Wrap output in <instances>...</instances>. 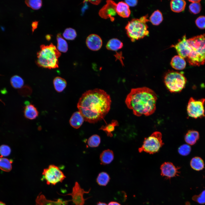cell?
<instances>
[{
  "instance_id": "6da1fadb",
  "label": "cell",
  "mask_w": 205,
  "mask_h": 205,
  "mask_svg": "<svg viewBox=\"0 0 205 205\" xmlns=\"http://www.w3.org/2000/svg\"><path fill=\"white\" fill-rule=\"evenodd\" d=\"M111 102L110 96L105 91L95 89L82 94L77 107L84 120L93 123L104 118L110 110Z\"/></svg>"
},
{
  "instance_id": "7a4b0ae2",
  "label": "cell",
  "mask_w": 205,
  "mask_h": 205,
  "mask_svg": "<svg viewBox=\"0 0 205 205\" xmlns=\"http://www.w3.org/2000/svg\"><path fill=\"white\" fill-rule=\"evenodd\" d=\"M157 99V95L153 90L143 87L132 89L125 102L128 108L136 116H149L155 112Z\"/></svg>"
},
{
  "instance_id": "3957f363",
  "label": "cell",
  "mask_w": 205,
  "mask_h": 205,
  "mask_svg": "<svg viewBox=\"0 0 205 205\" xmlns=\"http://www.w3.org/2000/svg\"><path fill=\"white\" fill-rule=\"evenodd\" d=\"M190 53L186 58L190 65L199 66L205 63V34L187 39Z\"/></svg>"
},
{
  "instance_id": "277c9868",
  "label": "cell",
  "mask_w": 205,
  "mask_h": 205,
  "mask_svg": "<svg viewBox=\"0 0 205 205\" xmlns=\"http://www.w3.org/2000/svg\"><path fill=\"white\" fill-rule=\"evenodd\" d=\"M37 53L36 63L40 67L49 69L58 67V58L61 53L56 46L51 43L49 45H42Z\"/></svg>"
},
{
  "instance_id": "5b68a950",
  "label": "cell",
  "mask_w": 205,
  "mask_h": 205,
  "mask_svg": "<svg viewBox=\"0 0 205 205\" xmlns=\"http://www.w3.org/2000/svg\"><path fill=\"white\" fill-rule=\"evenodd\" d=\"M147 17V15H146L139 19H132L128 22L125 28L128 36L132 42L143 38L149 35L146 24L149 20Z\"/></svg>"
},
{
  "instance_id": "8992f818",
  "label": "cell",
  "mask_w": 205,
  "mask_h": 205,
  "mask_svg": "<svg viewBox=\"0 0 205 205\" xmlns=\"http://www.w3.org/2000/svg\"><path fill=\"white\" fill-rule=\"evenodd\" d=\"M164 81L167 88L171 92L177 93L181 91L184 88L186 79L182 73L170 71L165 75Z\"/></svg>"
},
{
  "instance_id": "52a82bcc",
  "label": "cell",
  "mask_w": 205,
  "mask_h": 205,
  "mask_svg": "<svg viewBox=\"0 0 205 205\" xmlns=\"http://www.w3.org/2000/svg\"><path fill=\"white\" fill-rule=\"evenodd\" d=\"M164 144L161 133L155 131L144 139L143 144L138 149V151L140 153L144 151L153 154L158 152Z\"/></svg>"
},
{
  "instance_id": "ba28073f",
  "label": "cell",
  "mask_w": 205,
  "mask_h": 205,
  "mask_svg": "<svg viewBox=\"0 0 205 205\" xmlns=\"http://www.w3.org/2000/svg\"><path fill=\"white\" fill-rule=\"evenodd\" d=\"M42 175L47 185H55L62 183L66 177L60 168L54 165H50L44 169Z\"/></svg>"
},
{
  "instance_id": "9c48e42d",
  "label": "cell",
  "mask_w": 205,
  "mask_h": 205,
  "mask_svg": "<svg viewBox=\"0 0 205 205\" xmlns=\"http://www.w3.org/2000/svg\"><path fill=\"white\" fill-rule=\"evenodd\" d=\"M205 101L204 99L197 100L192 97L190 98L187 108L188 116L195 118L205 116L204 107Z\"/></svg>"
},
{
  "instance_id": "30bf717a",
  "label": "cell",
  "mask_w": 205,
  "mask_h": 205,
  "mask_svg": "<svg viewBox=\"0 0 205 205\" xmlns=\"http://www.w3.org/2000/svg\"><path fill=\"white\" fill-rule=\"evenodd\" d=\"M90 189L88 191H85L81 188L79 184L77 182H75L73 187L72 192L65 195H59L63 196H71L72 197V201L75 205H84L85 200L87 199H85L83 197L85 194L88 193L90 191Z\"/></svg>"
},
{
  "instance_id": "8fae6325",
  "label": "cell",
  "mask_w": 205,
  "mask_h": 205,
  "mask_svg": "<svg viewBox=\"0 0 205 205\" xmlns=\"http://www.w3.org/2000/svg\"><path fill=\"white\" fill-rule=\"evenodd\" d=\"M117 4L113 1L107 0L106 4L100 10L99 14L102 18L110 19L111 21L114 20V17L117 14L116 8Z\"/></svg>"
},
{
  "instance_id": "7c38bea8",
  "label": "cell",
  "mask_w": 205,
  "mask_h": 205,
  "mask_svg": "<svg viewBox=\"0 0 205 205\" xmlns=\"http://www.w3.org/2000/svg\"><path fill=\"white\" fill-rule=\"evenodd\" d=\"M179 168L176 167L173 163L165 162L161 166V175L168 179H170L179 175L180 172Z\"/></svg>"
},
{
  "instance_id": "4fadbf2b",
  "label": "cell",
  "mask_w": 205,
  "mask_h": 205,
  "mask_svg": "<svg viewBox=\"0 0 205 205\" xmlns=\"http://www.w3.org/2000/svg\"><path fill=\"white\" fill-rule=\"evenodd\" d=\"M187 39L186 35H184L182 39L180 40L178 43L172 46L175 49L179 55L184 59L187 57L190 53Z\"/></svg>"
},
{
  "instance_id": "5bb4252c",
  "label": "cell",
  "mask_w": 205,
  "mask_h": 205,
  "mask_svg": "<svg viewBox=\"0 0 205 205\" xmlns=\"http://www.w3.org/2000/svg\"><path fill=\"white\" fill-rule=\"evenodd\" d=\"M70 200H63L61 199L53 201L47 199L41 192L37 196L36 200V205H66Z\"/></svg>"
},
{
  "instance_id": "9a60e30c",
  "label": "cell",
  "mask_w": 205,
  "mask_h": 205,
  "mask_svg": "<svg viewBox=\"0 0 205 205\" xmlns=\"http://www.w3.org/2000/svg\"><path fill=\"white\" fill-rule=\"evenodd\" d=\"M86 43L88 48L94 51L99 50L102 45V40L98 35L92 34L89 35L87 38Z\"/></svg>"
},
{
  "instance_id": "2e32d148",
  "label": "cell",
  "mask_w": 205,
  "mask_h": 205,
  "mask_svg": "<svg viewBox=\"0 0 205 205\" xmlns=\"http://www.w3.org/2000/svg\"><path fill=\"white\" fill-rule=\"evenodd\" d=\"M116 11L120 17L124 18H128L130 15L131 11L129 6L125 3L120 1L117 4Z\"/></svg>"
},
{
  "instance_id": "e0dca14e",
  "label": "cell",
  "mask_w": 205,
  "mask_h": 205,
  "mask_svg": "<svg viewBox=\"0 0 205 205\" xmlns=\"http://www.w3.org/2000/svg\"><path fill=\"white\" fill-rule=\"evenodd\" d=\"M25 117L30 120L34 119L38 116V111L36 107L33 104L26 102L24 110Z\"/></svg>"
},
{
  "instance_id": "ac0fdd59",
  "label": "cell",
  "mask_w": 205,
  "mask_h": 205,
  "mask_svg": "<svg viewBox=\"0 0 205 205\" xmlns=\"http://www.w3.org/2000/svg\"><path fill=\"white\" fill-rule=\"evenodd\" d=\"M186 62L184 58L179 55L174 56L171 62V67L177 70L184 69L186 67Z\"/></svg>"
},
{
  "instance_id": "d6986e66",
  "label": "cell",
  "mask_w": 205,
  "mask_h": 205,
  "mask_svg": "<svg viewBox=\"0 0 205 205\" xmlns=\"http://www.w3.org/2000/svg\"><path fill=\"white\" fill-rule=\"evenodd\" d=\"M84 120L82 116L79 111L74 112L69 120V123L74 128L77 129L80 127Z\"/></svg>"
},
{
  "instance_id": "ffe728a7",
  "label": "cell",
  "mask_w": 205,
  "mask_h": 205,
  "mask_svg": "<svg viewBox=\"0 0 205 205\" xmlns=\"http://www.w3.org/2000/svg\"><path fill=\"white\" fill-rule=\"evenodd\" d=\"M113 152L109 149L103 151L101 154L100 159L101 164L106 165L110 164L113 160Z\"/></svg>"
},
{
  "instance_id": "44dd1931",
  "label": "cell",
  "mask_w": 205,
  "mask_h": 205,
  "mask_svg": "<svg viewBox=\"0 0 205 205\" xmlns=\"http://www.w3.org/2000/svg\"><path fill=\"white\" fill-rule=\"evenodd\" d=\"M170 5L171 9L173 11L180 13L184 10L186 2L183 0H173L171 1Z\"/></svg>"
},
{
  "instance_id": "7402d4cb",
  "label": "cell",
  "mask_w": 205,
  "mask_h": 205,
  "mask_svg": "<svg viewBox=\"0 0 205 205\" xmlns=\"http://www.w3.org/2000/svg\"><path fill=\"white\" fill-rule=\"evenodd\" d=\"M199 138V134L196 131L189 130L185 136V142L188 144L192 145L194 144Z\"/></svg>"
},
{
  "instance_id": "603a6c76",
  "label": "cell",
  "mask_w": 205,
  "mask_h": 205,
  "mask_svg": "<svg viewBox=\"0 0 205 205\" xmlns=\"http://www.w3.org/2000/svg\"><path fill=\"white\" fill-rule=\"evenodd\" d=\"M123 43L117 38H112L107 42L106 47L109 50L116 51L122 48L123 46Z\"/></svg>"
},
{
  "instance_id": "cb8c5ba5",
  "label": "cell",
  "mask_w": 205,
  "mask_h": 205,
  "mask_svg": "<svg viewBox=\"0 0 205 205\" xmlns=\"http://www.w3.org/2000/svg\"><path fill=\"white\" fill-rule=\"evenodd\" d=\"M53 84L56 90L58 92H60L62 91L66 87L67 82L63 78L57 77L54 79Z\"/></svg>"
},
{
  "instance_id": "d4e9b609",
  "label": "cell",
  "mask_w": 205,
  "mask_h": 205,
  "mask_svg": "<svg viewBox=\"0 0 205 205\" xmlns=\"http://www.w3.org/2000/svg\"><path fill=\"white\" fill-rule=\"evenodd\" d=\"M163 15L161 12L157 10L154 11L149 17V20L154 25H159L163 21Z\"/></svg>"
},
{
  "instance_id": "484cf974",
  "label": "cell",
  "mask_w": 205,
  "mask_h": 205,
  "mask_svg": "<svg viewBox=\"0 0 205 205\" xmlns=\"http://www.w3.org/2000/svg\"><path fill=\"white\" fill-rule=\"evenodd\" d=\"M191 167L194 170L199 171L202 170L204 167V163L202 159L198 157L192 158L190 162Z\"/></svg>"
},
{
  "instance_id": "4316f807",
  "label": "cell",
  "mask_w": 205,
  "mask_h": 205,
  "mask_svg": "<svg viewBox=\"0 0 205 205\" xmlns=\"http://www.w3.org/2000/svg\"><path fill=\"white\" fill-rule=\"evenodd\" d=\"M57 48L58 50L63 52H66L68 50V44L66 41L62 38L60 34L57 36Z\"/></svg>"
},
{
  "instance_id": "83f0119b",
  "label": "cell",
  "mask_w": 205,
  "mask_h": 205,
  "mask_svg": "<svg viewBox=\"0 0 205 205\" xmlns=\"http://www.w3.org/2000/svg\"><path fill=\"white\" fill-rule=\"evenodd\" d=\"M110 179V176L107 173L102 172L99 174L96 179V181L99 185L105 186L108 184Z\"/></svg>"
},
{
  "instance_id": "f1b7e54d",
  "label": "cell",
  "mask_w": 205,
  "mask_h": 205,
  "mask_svg": "<svg viewBox=\"0 0 205 205\" xmlns=\"http://www.w3.org/2000/svg\"><path fill=\"white\" fill-rule=\"evenodd\" d=\"M118 125L117 121L113 120L110 123L107 124L106 126H102L100 128L104 131L108 136L111 137L112 136V132L114 130L115 127Z\"/></svg>"
},
{
  "instance_id": "f546056e",
  "label": "cell",
  "mask_w": 205,
  "mask_h": 205,
  "mask_svg": "<svg viewBox=\"0 0 205 205\" xmlns=\"http://www.w3.org/2000/svg\"><path fill=\"white\" fill-rule=\"evenodd\" d=\"M12 163L8 159L0 156V169L3 171H10L12 168Z\"/></svg>"
},
{
  "instance_id": "4dcf8cb0",
  "label": "cell",
  "mask_w": 205,
  "mask_h": 205,
  "mask_svg": "<svg viewBox=\"0 0 205 205\" xmlns=\"http://www.w3.org/2000/svg\"><path fill=\"white\" fill-rule=\"evenodd\" d=\"M10 82L12 86L16 89L21 88L24 84L22 79L17 75L13 76L11 79Z\"/></svg>"
},
{
  "instance_id": "1f68e13d",
  "label": "cell",
  "mask_w": 205,
  "mask_h": 205,
  "mask_svg": "<svg viewBox=\"0 0 205 205\" xmlns=\"http://www.w3.org/2000/svg\"><path fill=\"white\" fill-rule=\"evenodd\" d=\"M101 142L99 136L97 134L93 135L88 139L87 144L89 146L95 147H98Z\"/></svg>"
},
{
  "instance_id": "d6a6232c",
  "label": "cell",
  "mask_w": 205,
  "mask_h": 205,
  "mask_svg": "<svg viewBox=\"0 0 205 205\" xmlns=\"http://www.w3.org/2000/svg\"><path fill=\"white\" fill-rule=\"evenodd\" d=\"M63 37L67 40H73L77 36L76 31L73 29L69 28H66L63 33Z\"/></svg>"
},
{
  "instance_id": "836d02e7",
  "label": "cell",
  "mask_w": 205,
  "mask_h": 205,
  "mask_svg": "<svg viewBox=\"0 0 205 205\" xmlns=\"http://www.w3.org/2000/svg\"><path fill=\"white\" fill-rule=\"evenodd\" d=\"M25 3L27 6L34 10L39 9L42 5V1L40 0H26Z\"/></svg>"
},
{
  "instance_id": "e575fe53",
  "label": "cell",
  "mask_w": 205,
  "mask_h": 205,
  "mask_svg": "<svg viewBox=\"0 0 205 205\" xmlns=\"http://www.w3.org/2000/svg\"><path fill=\"white\" fill-rule=\"evenodd\" d=\"M189 9L191 13L194 14H197L201 10V5L200 2L192 3L189 5Z\"/></svg>"
},
{
  "instance_id": "d590c367",
  "label": "cell",
  "mask_w": 205,
  "mask_h": 205,
  "mask_svg": "<svg viewBox=\"0 0 205 205\" xmlns=\"http://www.w3.org/2000/svg\"><path fill=\"white\" fill-rule=\"evenodd\" d=\"M191 150L190 146L187 144H184L178 148V152L181 155L186 156L188 155Z\"/></svg>"
},
{
  "instance_id": "8d00e7d4",
  "label": "cell",
  "mask_w": 205,
  "mask_h": 205,
  "mask_svg": "<svg viewBox=\"0 0 205 205\" xmlns=\"http://www.w3.org/2000/svg\"><path fill=\"white\" fill-rule=\"evenodd\" d=\"M192 200L201 204H205V190L198 195H195L192 197Z\"/></svg>"
},
{
  "instance_id": "74e56055",
  "label": "cell",
  "mask_w": 205,
  "mask_h": 205,
  "mask_svg": "<svg viewBox=\"0 0 205 205\" xmlns=\"http://www.w3.org/2000/svg\"><path fill=\"white\" fill-rule=\"evenodd\" d=\"M11 151L10 147L7 145H3L0 146V154L2 157L9 155Z\"/></svg>"
},
{
  "instance_id": "f35d334b",
  "label": "cell",
  "mask_w": 205,
  "mask_h": 205,
  "mask_svg": "<svg viewBox=\"0 0 205 205\" xmlns=\"http://www.w3.org/2000/svg\"><path fill=\"white\" fill-rule=\"evenodd\" d=\"M196 26L199 28H205V16H201L198 17L195 20Z\"/></svg>"
},
{
  "instance_id": "ab89813d",
  "label": "cell",
  "mask_w": 205,
  "mask_h": 205,
  "mask_svg": "<svg viewBox=\"0 0 205 205\" xmlns=\"http://www.w3.org/2000/svg\"><path fill=\"white\" fill-rule=\"evenodd\" d=\"M125 2L130 7H134L137 4L138 1L137 0H129L125 1Z\"/></svg>"
},
{
  "instance_id": "60d3db41",
  "label": "cell",
  "mask_w": 205,
  "mask_h": 205,
  "mask_svg": "<svg viewBox=\"0 0 205 205\" xmlns=\"http://www.w3.org/2000/svg\"><path fill=\"white\" fill-rule=\"evenodd\" d=\"M115 56L116 58V60H119L121 62L122 64H123V62L122 59L123 58L122 56V53L121 52H116V54L114 55Z\"/></svg>"
},
{
  "instance_id": "b9f144b4",
  "label": "cell",
  "mask_w": 205,
  "mask_h": 205,
  "mask_svg": "<svg viewBox=\"0 0 205 205\" xmlns=\"http://www.w3.org/2000/svg\"><path fill=\"white\" fill-rule=\"evenodd\" d=\"M38 25V22L34 21L32 22V30H34L36 29L37 26Z\"/></svg>"
},
{
  "instance_id": "7bdbcfd3",
  "label": "cell",
  "mask_w": 205,
  "mask_h": 205,
  "mask_svg": "<svg viewBox=\"0 0 205 205\" xmlns=\"http://www.w3.org/2000/svg\"><path fill=\"white\" fill-rule=\"evenodd\" d=\"M89 1L90 3H92V4H93L94 5H98L100 3V2L101 1V0H95V1L90 0V1Z\"/></svg>"
},
{
  "instance_id": "ee69618b",
  "label": "cell",
  "mask_w": 205,
  "mask_h": 205,
  "mask_svg": "<svg viewBox=\"0 0 205 205\" xmlns=\"http://www.w3.org/2000/svg\"><path fill=\"white\" fill-rule=\"evenodd\" d=\"M108 205H121L120 203L115 201H111L109 202Z\"/></svg>"
},
{
  "instance_id": "f6af8a7d",
  "label": "cell",
  "mask_w": 205,
  "mask_h": 205,
  "mask_svg": "<svg viewBox=\"0 0 205 205\" xmlns=\"http://www.w3.org/2000/svg\"><path fill=\"white\" fill-rule=\"evenodd\" d=\"M189 1L192 3H198L200 2L201 1L200 0H189Z\"/></svg>"
},
{
  "instance_id": "bcb514c9",
  "label": "cell",
  "mask_w": 205,
  "mask_h": 205,
  "mask_svg": "<svg viewBox=\"0 0 205 205\" xmlns=\"http://www.w3.org/2000/svg\"><path fill=\"white\" fill-rule=\"evenodd\" d=\"M96 205H107V204L105 203L101 202H99L97 203V204Z\"/></svg>"
},
{
  "instance_id": "7dc6e473",
  "label": "cell",
  "mask_w": 205,
  "mask_h": 205,
  "mask_svg": "<svg viewBox=\"0 0 205 205\" xmlns=\"http://www.w3.org/2000/svg\"><path fill=\"white\" fill-rule=\"evenodd\" d=\"M0 205H6V204L3 202L0 201Z\"/></svg>"
}]
</instances>
